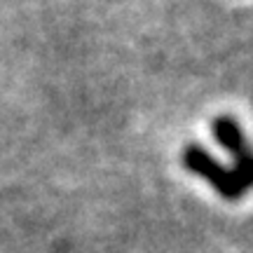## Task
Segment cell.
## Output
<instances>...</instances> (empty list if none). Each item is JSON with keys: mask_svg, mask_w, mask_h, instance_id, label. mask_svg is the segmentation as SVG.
<instances>
[{"mask_svg": "<svg viewBox=\"0 0 253 253\" xmlns=\"http://www.w3.org/2000/svg\"><path fill=\"white\" fill-rule=\"evenodd\" d=\"M183 167H185L188 171L202 176L223 199L235 202V199H239L242 195L249 192L244 183L239 181V176L235 173L232 167H223L216 157H211V155L197 143H190L183 148Z\"/></svg>", "mask_w": 253, "mask_h": 253, "instance_id": "6da1fadb", "label": "cell"}, {"mask_svg": "<svg viewBox=\"0 0 253 253\" xmlns=\"http://www.w3.org/2000/svg\"><path fill=\"white\" fill-rule=\"evenodd\" d=\"M211 129H213V136H216L218 143L232 155V160H235L232 169L239 176V181L251 190L253 188V148L246 141L239 122L235 118H230V115H218L213 120Z\"/></svg>", "mask_w": 253, "mask_h": 253, "instance_id": "7a4b0ae2", "label": "cell"}]
</instances>
